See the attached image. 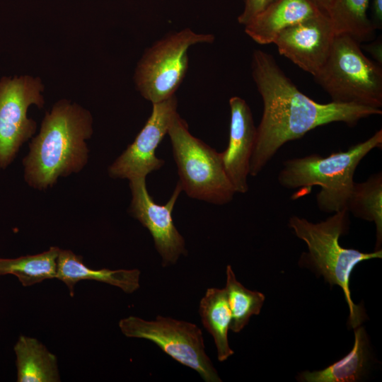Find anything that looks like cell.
Here are the masks:
<instances>
[{
    "instance_id": "6da1fadb",
    "label": "cell",
    "mask_w": 382,
    "mask_h": 382,
    "mask_svg": "<svg viewBox=\"0 0 382 382\" xmlns=\"http://www.w3.org/2000/svg\"><path fill=\"white\" fill-rule=\"evenodd\" d=\"M252 76L263 102L249 175H257L286 143L332 122L355 126L359 120L382 114L381 109L331 101L317 103L301 92L273 56L255 50Z\"/></svg>"
},
{
    "instance_id": "5bb4252c",
    "label": "cell",
    "mask_w": 382,
    "mask_h": 382,
    "mask_svg": "<svg viewBox=\"0 0 382 382\" xmlns=\"http://www.w3.org/2000/svg\"><path fill=\"white\" fill-rule=\"evenodd\" d=\"M320 12L308 0H276L244 26L245 32L258 44L273 43L284 30Z\"/></svg>"
},
{
    "instance_id": "e0dca14e",
    "label": "cell",
    "mask_w": 382,
    "mask_h": 382,
    "mask_svg": "<svg viewBox=\"0 0 382 382\" xmlns=\"http://www.w3.org/2000/svg\"><path fill=\"white\" fill-rule=\"evenodd\" d=\"M199 313L203 326L214 339L218 360L226 361L234 352L228 340L231 313L225 289H207L200 300Z\"/></svg>"
},
{
    "instance_id": "277c9868",
    "label": "cell",
    "mask_w": 382,
    "mask_h": 382,
    "mask_svg": "<svg viewBox=\"0 0 382 382\" xmlns=\"http://www.w3.org/2000/svg\"><path fill=\"white\" fill-rule=\"evenodd\" d=\"M349 212L344 209L333 213L325 220L313 223L294 215L288 226L307 245L308 252L303 254L306 262L322 275L331 286H340L349 308V324L352 328L360 325L364 318L362 307L352 301L349 290V277L354 267L362 261L382 257V250L363 253L340 245V237L347 231Z\"/></svg>"
},
{
    "instance_id": "30bf717a",
    "label": "cell",
    "mask_w": 382,
    "mask_h": 382,
    "mask_svg": "<svg viewBox=\"0 0 382 382\" xmlns=\"http://www.w3.org/2000/svg\"><path fill=\"white\" fill-rule=\"evenodd\" d=\"M129 181L132 200L129 213L150 232L155 248L160 255L163 267L175 265L187 250L183 236L176 228L172 212L183 191L178 182L170 199L165 204L156 203L149 195L146 178Z\"/></svg>"
},
{
    "instance_id": "9a60e30c",
    "label": "cell",
    "mask_w": 382,
    "mask_h": 382,
    "mask_svg": "<svg viewBox=\"0 0 382 382\" xmlns=\"http://www.w3.org/2000/svg\"><path fill=\"white\" fill-rule=\"evenodd\" d=\"M56 277L67 286L71 296L76 284L81 280H94L117 286L132 294L139 286L141 272L138 269L112 270L107 268L92 270L84 265L83 257L69 250L60 249L57 257Z\"/></svg>"
},
{
    "instance_id": "3957f363",
    "label": "cell",
    "mask_w": 382,
    "mask_h": 382,
    "mask_svg": "<svg viewBox=\"0 0 382 382\" xmlns=\"http://www.w3.org/2000/svg\"><path fill=\"white\" fill-rule=\"evenodd\" d=\"M382 129L347 151L332 152L323 157L313 154L283 162L278 173L279 184L287 189H300L294 199L308 194L313 186H320L316 195L318 209L326 213L347 209L353 187L354 175L361 161L376 148H381Z\"/></svg>"
},
{
    "instance_id": "8992f818",
    "label": "cell",
    "mask_w": 382,
    "mask_h": 382,
    "mask_svg": "<svg viewBox=\"0 0 382 382\" xmlns=\"http://www.w3.org/2000/svg\"><path fill=\"white\" fill-rule=\"evenodd\" d=\"M167 134L183 191L191 198L214 204L230 202L236 192L224 170L221 152L194 137L178 112Z\"/></svg>"
},
{
    "instance_id": "ba28073f",
    "label": "cell",
    "mask_w": 382,
    "mask_h": 382,
    "mask_svg": "<svg viewBox=\"0 0 382 382\" xmlns=\"http://www.w3.org/2000/svg\"><path fill=\"white\" fill-rule=\"evenodd\" d=\"M118 325L125 336L153 342L173 359L197 371L204 381H221L205 352L202 332L197 325L161 316L154 320L130 316L121 319Z\"/></svg>"
},
{
    "instance_id": "2e32d148",
    "label": "cell",
    "mask_w": 382,
    "mask_h": 382,
    "mask_svg": "<svg viewBox=\"0 0 382 382\" xmlns=\"http://www.w3.org/2000/svg\"><path fill=\"white\" fill-rule=\"evenodd\" d=\"M18 382L61 381L55 354L38 340L21 335L13 347Z\"/></svg>"
},
{
    "instance_id": "7402d4cb",
    "label": "cell",
    "mask_w": 382,
    "mask_h": 382,
    "mask_svg": "<svg viewBox=\"0 0 382 382\" xmlns=\"http://www.w3.org/2000/svg\"><path fill=\"white\" fill-rule=\"evenodd\" d=\"M224 288L231 313L229 329L239 332L248 323L253 315H258L265 299V295L245 288L235 276L231 265L226 267Z\"/></svg>"
},
{
    "instance_id": "d4e9b609",
    "label": "cell",
    "mask_w": 382,
    "mask_h": 382,
    "mask_svg": "<svg viewBox=\"0 0 382 382\" xmlns=\"http://www.w3.org/2000/svg\"><path fill=\"white\" fill-rule=\"evenodd\" d=\"M372 19L374 28L381 29L382 27V0H372Z\"/></svg>"
},
{
    "instance_id": "484cf974",
    "label": "cell",
    "mask_w": 382,
    "mask_h": 382,
    "mask_svg": "<svg viewBox=\"0 0 382 382\" xmlns=\"http://www.w3.org/2000/svg\"><path fill=\"white\" fill-rule=\"evenodd\" d=\"M322 13L326 14L331 0H308Z\"/></svg>"
},
{
    "instance_id": "ffe728a7",
    "label": "cell",
    "mask_w": 382,
    "mask_h": 382,
    "mask_svg": "<svg viewBox=\"0 0 382 382\" xmlns=\"http://www.w3.org/2000/svg\"><path fill=\"white\" fill-rule=\"evenodd\" d=\"M347 210L355 217L374 222L376 229L375 250L382 243V173L372 174L361 183H354Z\"/></svg>"
},
{
    "instance_id": "7a4b0ae2",
    "label": "cell",
    "mask_w": 382,
    "mask_h": 382,
    "mask_svg": "<svg viewBox=\"0 0 382 382\" xmlns=\"http://www.w3.org/2000/svg\"><path fill=\"white\" fill-rule=\"evenodd\" d=\"M92 124L91 113L81 106L66 100L56 103L46 112L23 159L27 184L45 190L59 177L81 171L88 159L86 140L93 134Z\"/></svg>"
},
{
    "instance_id": "7c38bea8",
    "label": "cell",
    "mask_w": 382,
    "mask_h": 382,
    "mask_svg": "<svg viewBox=\"0 0 382 382\" xmlns=\"http://www.w3.org/2000/svg\"><path fill=\"white\" fill-rule=\"evenodd\" d=\"M335 34L322 12L282 31L274 40L281 55L314 76L330 52Z\"/></svg>"
},
{
    "instance_id": "4fadbf2b",
    "label": "cell",
    "mask_w": 382,
    "mask_h": 382,
    "mask_svg": "<svg viewBox=\"0 0 382 382\" xmlns=\"http://www.w3.org/2000/svg\"><path fill=\"white\" fill-rule=\"evenodd\" d=\"M231 110L229 137L227 148L221 152L226 173L236 193L248 190L250 163L257 137L251 110L238 96L229 99Z\"/></svg>"
},
{
    "instance_id": "9c48e42d",
    "label": "cell",
    "mask_w": 382,
    "mask_h": 382,
    "mask_svg": "<svg viewBox=\"0 0 382 382\" xmlns=\"http://www.w3.org/2000/svg\"><path fill=\"white\" fill-rule=\"evenodd\" d=\"M39 78L29 76L0 81V169L6 168L21 146L35 132L36 122L28 118L29 106L44 105Z\"/></svg>"
},
{
    "instance_id": "44dd1931",
    "label": "cell",
    "mask_w": 382,
    "mask_h": 382,
    "mask_svg": "<svg viewBox=\"0 0 382 382\" xmlns=\"http://www.w3.org/2000/svg\"><path fill=\"white\" fill-rule=\"evenodd\" d=\"M59 251V248L52 246L39 254L16 258L0 257V276L14 275L23 286L55 278Z\"/></svg>"
},
{
    "instance_id": "52a82bcc",
    "label": "cell",
    "mask_w": 382,
    "mask_h": 382,
    "mask_svg": "<svg viewBox=\"0 0 382 382\" xmlns=\"http://www.w3.org/2000/svg\"><path fill=\"white\" fill-rule=\"evenodd\" d=\"M210 33L190 28L168 34L146 50L134 75L136 88L152 104L175 96L188 69V50L197 44L212 43Z\"/></svg>"
},
{
    "instance_id": "5b68a950",
    "label": "cell",
    "mask_w": 382,
    "mask_h": 382,
    "mask_svg": "<svg viewBox=\"0 0 382 382\" xmlns=\"http://www.w3.org/2000/svg\"><path fill=\"white\" fill-rule=\"evenodd\" d=\"M338 103L382 107V68L351 37L336 35L325 62L313 76Z\"/></svg>"
},
{
    "instance_id": "8fae6325",
    "label": "cell",
    "mask_w": 382,
    "mask_h": 382,
    "mask_svg": "<svg viewBox=\"0 0 382 382\" xmlns=\"http://www.w3.org/2000/svg\"><path fill=\"white\" fill-rule=\"evenodd\" d=\"M152 105L151 113L134 141L109 166L111 178L129 180L146 178L164 165L155 152L178 112V100L173 96Z\"/></svg>"
},
{
    "instance_id": "603a6c76",
    "label": "cell",
    "mask_w": 382,
    "mask_h": 382,
    "mask_svg": "<svg viewBox=\"0 0 382 382\" xmlns=\"http://www.w3.org/2000/svg\"><path fill=\"white\" fill-rule=\"evenodd\" d=\"M243 9L238 17V22L243 25L248 24L254 17L276 0H243Z\"/></svg>"
},
{
    "instance_id": "d6986e66",
    "label": "cell",
    "mask_w": 382,
    "mask_h": 382,
    "mask_svg": "<svg viewBox=\"0 0 382 382\" xmlns=\"http://www.w3.org/2000/svg\"><path fill=\"white\" fill-rule=\"evenodd\" d=\"M369 0H331L326 15L335 35H346L358 43L372 40L376 28L368 17Z\"/></svg>"
},
{
    "instance_id": "cb8c5ba5",
    "label": "cell",
    "mask_w": 382,
    "mask_h": 382,
    "mask_svg": "<svg viewBox=\"0 0 382 382\" xmlns=\"http://www.w3.org/2000/svg\"><path fill=\"white\" fill-rule=\"evenodd\" d=\"M364 47L366 52L372 55L376 63L382 65V42L381 37L369 45H364Z\"/></svg>"
},
{
    "instance_id": "ac0fdd59",
    "label": "cell",
    "mask_w": 382,
    "mask_h": 382,
    "mask_svg": "<svg viewBox=\"0 0 382 382\" xmlns=\"http://www.w3.org/2000/svg\"><path fill=\"white\" fill-rule=\"evenodd\" d=\"M354 329L352 349L342 359L327 368L314 371H303L299 380L306 382H354L361 378L368 360V340L362 327Z\"/></svg>"
}]
</instances>
